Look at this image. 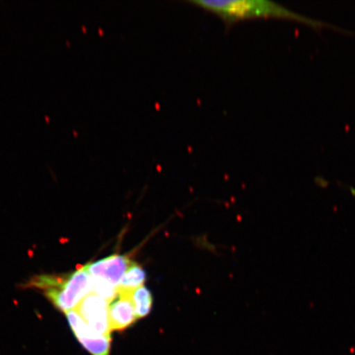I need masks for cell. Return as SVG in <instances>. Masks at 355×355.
<instances>
[{
	"label": "cell",
	"instance_id": "obj_6",
	"mask_svg": "<svg viewBox=\"0 0 355 355\" xmlns=\"http://www.w3.org/2000/svg\"><path fill=\"white\" fill-rule=\"evenodd\" d=\"M109 320L111 331H123L137 320L131 294L117 293L109 304Z\"/></svg>",
	"mask_w": 355,
	"mask_h": 355
},
{
	"label": "cell",
	"instance_id": "obj_1",
	"mask_svg": "<svg viewBox=\"0 0 355 355\" xmlns=\"http://www.w3.org/2000/svg\"><path fill=\"white\" fill-rule=\"evenodd\" d=\"M189 3L218 17L226 26L241 21L266 17L294 20L315 28L324 26L322 21L308 19L266 0H194Z\"/></svg>",
	"mask_w": 355,
	"mask_h": 355
},
{
	"label": "cell",
	"instance_id": "obj_3",
	"mask_svg": "<svg viewBox=\"0 0 355 355\" xmlns=\"http://www.w3.org/2000/svg\"><path fill=\"white\" fill-rule=\"evenodd\" d=\"M109 304L107 300L91 293L77 308V312L87 323L89 329L96 335L111 336Z\"/></svg>",
	"mask_w": 355,
	"mask_h": 355
},
{
	"label": "cell",
	"instance_id": "obj_4",
	"mask_svg": "<svg viewBox=\"0 0 355 355\" xmlns=\"http://www.w3.org/2000/svg\"><path fill=\"white\" fill-rule=\"evenodd\" d=\"M71 329L80 344L92 355H110L111 336H102L92 332L77 311L66 313Z\"/></svg>",
	"mask_w": 355,
	"mask_h": 355
},
{
	"label": "cell",
	"instance_id": "obj_8",
	"mask_svg": "<svg viewBox=\"0 0 355 355\" xmlns=\"http://www.w3.org/2000/svg\"><path fill=\"white\" fill-rule=\"evenodd\" d=\"M131 299L135 304L137 320L148 316L153 304L152 293L148 288L144 286L137 288V290L132 292Z\"/></svg>",
	"mask_w": 355,
	"mask_h": 355
},
{
	"label": "cell",
	"instance_id": "obj_7",
	"mask_svg": "<svg viewBox=\"0 0 355 355\" xmlns=\"http://www.w3.org/2000/svg\"><path fill=\"white\" fill-rule=\"evenodd\" d=\"M146 279L145 270L137 263H133L121 279L117 288V293L132 294L137 288L144 286Z\"/></svg>",
	"mask_w": 355,
	"mask_h": 355
},
{
	"label": "cell",
	"instance_id": "obj_5",
	"mask_svg": "<svg viewBox=\"0 0 355 355\" xmlns=\"http://www.w3.org/2000/svg\"><path fill=\"white\" fill-rule=\"evenodd\" d=\"M132 263L130 257L114 254L87 264L86 268L92 278L101 279L117 288L123 275Z\"/></svg>",
	"mask_w": 355,
	"mask_h": 355
},
{
	"label": "cell",
	"instance_id": "obj_2",
	"mask_svg": "<svg viewBox=\"0 0 355 355\" xmlns=\"http://www.w3.org/2000/svg\"><path fill=\"white\" fill-rule=\"evenodd\" d=\"M28 285L42 290L48 300L64 313L77 309L92 293V277L86 266L66 276L35 277L31 279Z\"/></svg>",
	"mask_w": 355,
	"mask_h": 355
}]
</instances>
